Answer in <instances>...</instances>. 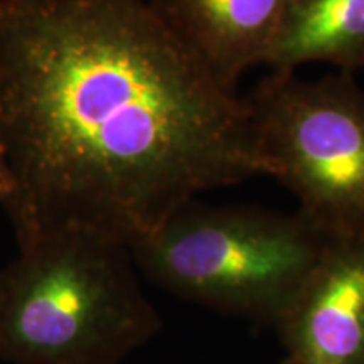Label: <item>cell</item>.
I'll list each match as a JSON object with an SVG mask.
<instances>
[{
    "label": "cell",
    "instance_id": "obj_4",
    "mask_svg": "<svg viewBox=\"0 0 364 364\" xmlns=\"http://www.w3.org/2000/svg\"><path fill=\"white\" fill-rule=\"evenodd\" d=\"M247 102L272 177L300 215L331 240H364V90L351 73L273 70Z\"/></svg>",
    "mask_w": 364,
    "mask_h": 364
},
{
    "label": "cell",
    "instance_id": "obj_9",
    "mask_svg": "<svg viewBox=\"0 0 364 364\" xmlns=\"http://www.w3.org/2000/svg\"><path fill=\"white\" fill-rule=\"evenodd\" d=\"M280 364H282V363H280Z\"/></svg>",
    "mask_w": 364,
    "mask_h": 364
},
{
    "label": "cell",
    "instance_id": "obj_2",
    "mask_svg": "<svg viewBox=\"0 0 364 364\" xmlns=\"http://www.w3.org/2000/svg\"><path fill=\"white\" fill-rule=\"evenodd\" d=\"M129 247L91 231L41 235L0 270V359L120 364L161 331Z\"/></svg>",
    "mask_w": 364,
    "mask_h": 364
},
{
    "label": "cell",
    "instance_id": "obj_7",
    "mask_svg": "<svg viewBox=\"0 0 364 364\" xmlns=\"http://www.w3.org/2000/svg\"><path fill=\"white\" fill-rule=\"evenodd\" d=\"M314 63L346 73L364 66V0H294L268 66L297 71Z\"/></svg>",
    "mask_w": 364,
    "mask_h": 364
},
{
    "label": "cell",
    "instance_id": "obj_5",
    "mask_svg": "<svg viewBox=\"0 0 364 364\" xmlns=\"http://www.w3.org/2000/svg\"><path fill=\"white\" fill-rule=\"evenodd\" d=\"M282 364H364V240H334L275 326Z\"/></svg>",
    "mask_w": 364,
    "mask_h": 364
},
{
    "label": "cell",
    "instance_id": "obj_8",
    "mask_svg": "<svg viewBox=\"0 0 364 364\" xmlns=\"http://www.w3.org/2000/svg\"><path fill=\"white\" fill-rule=\"evenodd\" d=\"M9 193H11V179H9L6 149H4L2 134H0V206L7 201Z\"/></svg>",
    "mask_w": 364,
    "mask_h": 364
},
{
    "label": "cell",
    "instance_id": "obj_1",
    "mask_svg": "<svg viewBox=\"0 0 364 364\" xmlns=\"http://www.w3.org/2000/svg\"><path fill=\"white\" fill-rule=\"evenodd\" d=\"M0 134L19 247L76 228L132 250L196 196L273 176L247 98L149 0H0Z\"/></svg>",
    "mask_w": 364,
    "mask_h": 364
},
{
    "label": "cell",
    "instance_id": "obj_3",
    "mask_svg": "<svg viewBox=\"0 0 364 364\" xmlns=\"http://www.w3.org/2000/svg\"><path fill=\"white\" fill-rule=\"evenodd\" d=\"M332 241L299 211L191 203L132 253L167 292L277 326Z\"/></svg>",
    "mask_w": 364,
    "mask_h": 364
},
{
    "label": "cell",
    "instance_id": "obj_6",
    "mask_svg": "<svg viewBox=\"0 0 364 364\" xmlns=\"http://www.w3.org/2000/svg\"><path fill=\"white\" fill-rule=\"evenodd\" d=\"M171 29L225 88L268 65L294 0H149Z\"/></svg>",
    "mask_w": 364,
    "mask_h": 364
}]
</instances>
